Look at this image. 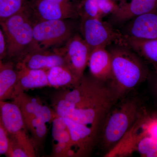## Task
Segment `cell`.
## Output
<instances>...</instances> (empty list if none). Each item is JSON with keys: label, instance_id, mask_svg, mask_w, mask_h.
Here are the masks:
<instances>
[{"label": "cell", "instance_id": "obj_13", "mask_svg": "<svg viewBox=\"0 0 157 157\" xmlns=\"http://www.w3.org/2000/svg\"><path fill=\"white\" fill-rule=\"evenodd\" d=\"M157 9V0H131L128 3L119 5L117 11L110 15L111 25L124 24L141 14Z\"/></svg>", "mask_w": 157, "mask_h": 157}, {"label": "cell", "instance_id": "obj_15", "mask_svg": "<svg viewBox=\"0 0 157 157\" xmlns=\"http://www.w3.org/2000/svg\"><path fill=\"white\" fill-rule=\"evenodd\" d=\"M12 100L19 107L23 117L41 118L48 123H52L57 116L53 109L25 92L21 93Z\"/></svg>", "mask_w": 157, "mask_h": 157}, {"label": "cell", "instance_id": "obj_1", "mask_svg": "<svg viewBox=\"0 0 157 157\" xmlns=\"http://www.w3.org/2000/svg\"><path fill=\"white\" fill-rule=\"evenodd\" d=\"M118 100L109 82L83 75L56 96L53 110L57 116L89 127L98 137L105 118Z\"/></svg>", "mask_w": 157, "mask_h": 157}, {"label": "cell", "instance_id": "obj_4", "mask_svg": "<svg viewBox=\"0 0 157 157\" xmlns=\"http://www.w3.org/2000/svg\"><path fill=\"white\" fill-rule=\"evenodd\" d=\"M28 11L27 8L0 23L10 58H20L32 44L34 24Z\"/></svg>", "mask_w": 157, "mask_h": 157}, {"label": "cell", "instance_id": "obj_21", "mask_svg": "<svg viewBox=\"0 0 157 157\" xmlns=\"http://www.w3.org/2000/svg\"><path fill=\"white\" fill-rule=\"evenodd\" d=\"M27 128L30 133L31 139L36 150L42 146L47 135V123L41 118L23 117Z\"/></svg>", "mask_w": 157, "mask_h": 157}, {"label": "cell", "instance_id": "obj_14", "mask_svg": "<svg viewBox=\"0 0 157 157\" xmlns=\"http://www.w3.org/2000/svg\"><path fill=\"white\" fill-rule=\"evenodd\" d=\"M21 57L20 61L30 69L47 70L56 66H66L62 49L53 52L48 50L28 52Z\"/></svg>", "mask_w": 157, "mask_h": 157}, {"label": "cell", "instance_id": "obj_9", "mask_svg": "<svg viewBox=\"0 0 157 157\" xmlns=\"http://www.w3.org/2000/svg\"><path fill=\"white\" fill-rule=\"evenodd\" d=\"M63 118L70 132L73 157L90 155L97 146L98 135L89 127L76 123L66 118Z\"/></svg>", "mask_w": 157, "mask_h": 157}, {"label": "cell", "instance_id": "obj_27", "mask_svg": "<svg viewBox=\"0 0 157 157\" xmlns=\"http://www.w3.org/2000/svg\"><path fill=\"white\" fill-rule=\"evenodd\" d=\"M9 137L0 117V155L6 154L9 145Z\"/></svg>", "mask_w": 157, "mask_h": 157}, {"label": "cell", "instance_id": "obj_29", "mask_svg": "<svg viewBox=\"0 0 157 157\" xmlns=\"http://www.w3.org/2000/svg\"><path fill=\"white\" fill-rule=\"evenodd\" d=\"M6 56L7 47L6 38L2 28L0 27V62L3 61Z\"/></svg>", "mask_w": 157, "mask_h": 157}, {"label": "cell", "instance_id": "obj_20", "mask_svg": "<svg viewBox=\"0 0 157 157\" xmlns=\"http://www.w3.org/2000/svg\"><path fill=\"white\" fill-rule=\"evenodd\" d=\"M48 86L70 87L79 80L66 66H58L46 70Z\"/></svg>", "mask_w": 157, "mask_h": 157}, {"label": "cell", "instance_id": "obj_10", "mask_svg": "<svg viewBox=\"0 0 157 157\" xmlns=\"http://www.w3.org/2000/svg\"><path fill=\"white\" fill-rule=\"evenodd\" d=\"M124 24L121 33L124 38L157 39V9L134 17Z\"/></svg>", "mask_w": 157, "mask_h": 157}, {"label": "cell", "instance_id": "obj_12", "mask_svg": "<svg viewBox=\"0 0 157 157\" xmlns=\"http://www.w3.org/2000/svg\"><path fill=\"white\" fill-rule=\"evenodd\" d=\"M16 68L17 80L11 99L28 90L48 86L46 70L30 69L20 61Z\"/></svg>", "mask_w": 157, "mask_h": 157}, {"label": "cell", "instance_id": "obj_24", "mask_svg": "<svg viewBox=\"0 0 157 157\" xmlns=\"http://www.w3.org/2000/svg\"><path fill=\"white\" fill-rule=\"evenodd\" d=\"M141 127L145 135L157 140V115L150 116L145 112L142 118Z\"/></svg>", "mask_w": 157, "mask_h": 157}, {"label": "cell", "instance_id": "obj_31", "mask_svg": "<svg viewBox=\"0 0 157 157\" xmlns=\"http://www.w3.org/2000/svg\"><path fill=\"white\" fill-rule=\"evenodd\" d=\"M113 1H114V2H117V1H120V2H121V3L120 5H121V4H123L125 0H113Z\"/></svg>", "mask_w": 157, "mask_h": 157}, {"label": "cell", "instance_id": "obj_8", "mask_svg": "<svg viewBox=\"0 0 157 157\" xmlns=\"http://www.w3.org/2000/svg\"><path fill=\"white\" fill-rule=\"evenodd\" d=\"M62 49L66 66L79 80L84 75L88 65L90 48L82 37L75 35L69 39Z\"/></svg>", "mask_w": 157, "mask_h": 157}, {"label": "cell", "instance_id": "obj_6", "mask_svg": "<svg viewBox=\"0 0 157 157\" xmlns=\"http://www.w3.org/2000/svg\"><path fill=\"white\" fill-rule=\"evenodd\" d=\"M0 117L9 136L15 139L29 157L36 156V150L29 135L24 119L19 107L13 101H0Z\"/></svg>", "mask_w": 157, "mask_h": 157}, {"label": "cell", "instance_id": "obj_3", "mask_svg": "<svg viewBox=\"0 0 157 157\" xmlns=\"http://www.w3.org/2000/svg\"><path fill=\"white\" fill-rule=\"evenodd\" d=\"M109 46L112 73L109 82L119 100L147 81L150 71L146 62L126 43Z\"/></svg>", "mask_w": 157, "mask_h": 157}, {"label": "cell", "instance_id": "obj_19", "mask_svg": "<svg viewBox=\"0 0 157 157\" xmlns=\"http://www.w3.org/2000/svg\"><path fill=\"white\" fill-rule=\"evenodd\" d=\"M125 42L129 47L157 71V39L138 40L124 38Z\"/></svg>", "mask_w": 157, "mask_h": 157}, {"label": "cell", "instance_id": "obj_26", "mask_svg": "<svg viewBox=\"0 0 157 157\" xmlns=\"http://www.w3.org/2000/svg\"><path fill=\"white\" fill-rule=\"evenodd\" d=\"M102 18L117 11L119 5L113 0H96Z\"/></svg>", "mask_w": 157, "mask_h": 157}, {"label": "cell", "instance_id": "obj_22", "mask_svg": "<svg viewBox=\"0 0 157 157\" xmlns=\"http://www.w3.org/2000/svg\"><path fill=\"white\" fill-rule=\"evenodd\" d=\"M135 151L142 157H157V140L143 132L129 146L125 155Z\"/></svg>", "mask_w": 157, "mask_h": 157}, {"label": "cell", "instance_id": "obj_28", "mask_svg": "<svg viewBox=\"0 0 157 157\" xmlns=\"http://www.w3.org/2000/svg\"><path fill=\"white\" fill-rule=\"evenodd\" d=\"M147 81L150 92L157 106V71H150Z\"/></svg>", "mask_w": 157, "mask_h": 157}, {"label": "cell", "instance_id": "obj_11", "mask_svg": "<svg viewBox=\"0 0 157 157\" xmlns=\"http://www.w3.org/2000/svg\"><path fill=\"white\" fill-rule=\"evenodd\" d=\"M30 6L40 20L73 18L79 14L74 5H63L49 0H30Z\"/></svg>", "mask_w": 157, "mask_h": 157}, {"label": "cell", "instance_id": "obj_17", "mask_svg": "<svg viewBox=\"0 0 157 157\" xmlns=\"http://www.w3.org/2000/svg\"><path fill=\"white\" fill-rule=\"evenodd\" d=\"M52 123V135L54 142L52 155L55 157H73L70 132L63 118L57 116Z\"/></svg>", "mask_w": 157, "mask_h": 157}, {"label": "cell", "instance_id": "obj_5", "mask_svg": "<svg viewBox=\"0 0 157 157\" xmlns=\"http://www.w3.org/2000/svg\"><path fill=\"white\" fill-rule=\"evenodd\" d=\"M73 31L72 25L64 20H40L34 24L33 42L27 52L48 50L62 45L72 36Z\"/></svg>", "mask_w": 157, "mask_h": 157}, {"label": "cell", "instance_id": "obj_30", "mask_svg": "<svg viewBox=\"0 0 157 157\" xmlns=\"http://www.w3.org/2000/svg\"><path fill=\"white\" fill-rule=\"evenodd\" d=\"M55 2L60 3V4H63V5H74L71 0H49Z\"/></svg>", "mask_w": 157, "mask_h": 157}, {"label": "cell", "instance_id": "obj_25", "mask_svg": "<svg viewBox=\"0 0 157 157\" xmlns=\"http://www.w3.org/2000/svg\"><path fill=\"white\" fill-rule=\"evenodd\" d=\"M5 155L7 157H29L27 153L19 143L10 136L8 149Z\"/></svg>", "mask_w": 157, "mask_h": 157}, {"label": "cell", "instance_id": "obj_7", "mask_svg": "<svg viewBox=\"0 0 157 157\" xmlns=\"http://www.w3.org/2000/svg\"><path fill=\"white\" fill-rule=\"evenodd\" d=\"M83 39L91 50L113 44H125L124 37L109 22L97 18L81 17L80 25Z\"/></svg>", "mask_w": 157, "mask_h": 157}, {"label": "cell", "instance_id": "obj_18", "mask_svg": "<svg viewBox=\"0 0 157 157\" xmlns=\"http://www.w3.org/2000/svg\"><path fill=\"white\" fill-rule=\"evenodd\" d=\"M17 80L16 66L11 62H0V101L11 99Z\"/></svg>", "mask_w": 157, "mask_h": 157}, {"label": "cell", "instance_id": "obj_16", "mask_svg": "<svg viewBox=\"0 0 157 157\" xmlns=\"http://www.w3.org/2000/svg\"><path fill=\"white\" fill-rule=\"evenodd\" d=\"M88 66L90 75L100 81L109 82L111 78V57L106 47L94 48L91 51Z\"/></svg>", "mask_w": 157, "mask_h": 157}, {"label": "cell", "instance_id": "obj_2", "mask_svg": "<svg viewBox=\"0 0 157 157\" xmlns=\"http://www.w3.org/2000/svg\"><path fill=\"white\" fill-rule=\"evenodd\" d=\"M145 110L132 92L120 99L109 110L98 136L97 146L108 156L129 133Z\"/></svg>", "mask_w": 157, "mask_h": 157}, {"label": "cell", "instance_id": "obj_23", "mask_svg": "<svg viewBox=\"0 0 157 157\" xmlns=\"http://www.w3.org/2000/svg\"><path fill=\"white\" fill-rule=\"evenodd\" d=\"M28 0H0V23L28 8Z\"/></svg>", "mask_w": 157, "mask_h": 157}]
</instances>
